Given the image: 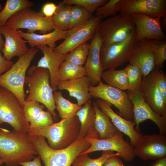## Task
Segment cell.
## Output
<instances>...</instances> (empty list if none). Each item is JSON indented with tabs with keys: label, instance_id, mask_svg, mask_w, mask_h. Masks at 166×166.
<instances>
[{
	"label": "cell",
	"instance_id": "1",
	"mask_svg": "<svg viewBox=\"0 0 166 166\" xmlns=\"http://www.w3.org/2000/svg\"><path fill=\"white\" fill-rule=\"evenodd\" d=\"M38 155L27 133L0 129V157L6 166H19Z\"/></svg>",
	"mask_w": 166,
	"mask_h": 166
},
{
	"label": "cell",
	"instance_id": "2",
	"mask_svg": "<svg viewBox=\"0 0 166 166\" xmlns=\"http://www.w3.org/2000/svg\"><path fill=\"white\" fill-rule=\"evenodd\" d=\"M28 135L45 166H71L77 157L91 146L90 143L84 137L76 139L66 148L55 150L48 144L44 137Z\"/></svg>",
	"mask_w": 166,
	"mask_h": 166
},
{
	"label": "cell",
	"instance_id": "3",
	"mask_svg": "<svg viewBox=\"0 0 166 166\" xmlns=\"http://www.w3.org/2000/svg\"><path fill=\"white\" fill-rule=\"evenodd\" d=\"M25 83L28 85L29 94L26 101H34L41 103L47 108L57 121V116L55 111L56 107L53 97V90L50 84V74L45 68L33 65L28 69Z\"/></svg>",
	"mask_w": 166,
	"mask_h": 166
},
{
	"label": "cell",
	"instance_id": "4",
	"mask_svg": "<svg viewBox=\"0 0 166 166\" xmlns=\"http://www.w3.org/2000/svg\"><path fill=\"white\" fill-rule=\"evenodd\" d=\"M80 128L79 120L75 115L72 118L62 119L59 122L42 128L29 129L27 133L46 138L51 148L59 150L69 146L76 140Z\"/></svg>",
	"mask_w": 166,
	"mask_h": 166
},
{
	"label": "cell",
	"instance_id": "5",
	"mask_svg": "<svg viewBox=\"0 0 166 166\" xmlns=\"http://www.w3.org/2000/svg\"><path fill=\"white\" fill-rule=\"evenodd\" d=\"M38 50L37 48L29 49L8 70L0 75V87L13 93L19 100L22 109L25 102L24 84L26 72Z\"/></svg>",
	"mask_w": 166,
	"mask_h": 166
},
{
	"label": "cell",
	"instance_id": "6",
	"mask_svg": "<svg viewBox=\"0 0 166 166\" xmlns=\"http://www.w3.org/2000/svg\"><path fill=\"white\" fill-rule=\"evenodd\" d=\"M4 123L10 124L13 130L24 133H27L30 126L17 97L0 87V126Z\"/></svg>",
	"mask_w": 166,
	"mask_h": 166
},
{
	"label": "cell",
	"instance_id": "7",
	"mask_svg": "<svg viewBox=\"0 0 166 166\" xmlns=\"http://www.w3.org/2000/svg\"><path fill=\"white\" fill-rule=\"evenodd\" d=\"M102 43L109 44L125 39L135 31L131 14L120 13L100 23L97 30Z\"/></svg>",
	"mask_w": 166,
	"mask_h": 166
},
{
	"label": "cell",
	"instance_id": "8",
	"mask_svg": "<svg viewBox=\"0 0 166 166\" xmlns=\"http://www.w3.org/2000/svg\"><path fill=\"white\" fill-rule=\"evenodd\" d=\"M89 90L91 97L101 99L114 105L121 117L129 121L133 118V105L126 92L105 84L101 80L96 86L90 85Z\"/></svg>",
	"mask_w": 166,
	"mask_h": 166
},
{
	"label": "cell",
	"instance_id": "9",
	"mask_svg": "<svg viewBox=\"0 0 166 166\" xmlns=\"http://www.w3.org/2000/svg\"><path fill=\"white\" fill-rule=\"evenodd\" d=\"M135 31L124 40L115 43H102L100 57L103 71L115 69L129 61L136 42Z\"/></svg>",
	"mask_w": 166,
	"mask_h": 166
},
{
	"label": "cell",
	"instance_id": "10",
	"mask_svg": "<svg viewBox=\"0 0 166 166\" xmlns=\"http://www.w3.org/2000/svg\"><path fill=\"white\" fill-rule=\"evenodd\" d=\"M6 25L17 30L27 29L28 33L39 31L42 34L50 33L56 29L52 17H45L41 11L37 12L30 7L18 12L9 19Z\"/></svg>",
	"mask_w": 166,
	"mask_h": 166
},
{
	"label": "cell",
	"instance_id": "11",
	"mask_svg": "<svg viewBox=\"0 0 166 166\" xmlns=\"http://www.w3.org/2000/svg\"><path fill=\"white\" fill-rule=\"evenodd\" d=\"M102 19L101 17L92 16L85 23L69 30V36L53 50L65 55L76 47L87 42L93 37Z\"/></svg>",
	"mask_w": 166,
	"mask_h": 166
},
{
	"label": "cell",
	"instance_id": "12",
	"mask_svg": "<svg viewBox=\"0 0 166 166\" xmlns=\"http://www.w3.org/2000/svg\"><path fill=\"white\" fill-rule=\"evenodd\" d=\"M122 132L113 137L106 139H95L85 136L89 142L90 147L81 154H88L95 151H116L118 154V157L127 162L132 161L136 156L134 152V147L130 143L125 141Z\"/></svg>",
	"mask_w": 166,
	"mask_h": 166
},
{
	"label": "cell",
	"instance_id": "13",
	"mask_svg": "<svg viewBox=\"0 0 166 166\" xmlns=\"http://www.w3.org/2000/svg\"><path fill=\"white\" fill-rule=\"evenodd\" d=\"M127 93L133 105L136 130L138 132L140 123L150 120L157 126L160 134L166 136V117L159 116L154 113L146 103L139 90H127Z\"/></svg>",
	"mask_w": 166,
	"mask_h": 166
},
{
	"label": "cell",
	"instance_id": "14",
	"mask_svg": "<svg viewBox=\"0 0 166 166\" xmlns=\"http://www.w3.org/2000/svg\"><path fill=\"white\" fill-rule=\"evenodd\" d=\"M116 9L120 13H140L161 18L166 17V0H119Z\"/></svg>",
	"mask_w": 166,
	"mask_h": 166
},
{
	"label": "cell",
	"instance_id": "15",
	"mask_svg": "<svg viewBox=\"0 0 166 166\" xmlns=\"http://www.w3.org/2000/svg\"><path fill=\"white\" fill-rule=\"evenodd\" d=\"M134 152L136 156L144 160L166 156V136L160 134L142 135L134 147Z\"/></svg>",
	"mask_w": 166,
	"mask_h": 166
},
{
	"label": "cell",
	"instance_id": "16",
	"mask_svg": "<svg viewBox=\"0 0 166 166\" xmlns=\"http://www.w3.org/2000/svg\"><path fill=\"white\" fill-rule=\"evenodd\" d=\"M135 26L136 42L144 39L166 40L160 25V17L153 18L140 13L131 14Z\"/></svg>",
	"mask_w": 166,
	"mask_h": 166
},
{
	"label": "cell",
	"instance_id": "17",
	"mask_svg": "<svg viewBox=\"0 0 166 166\" xmlns=\"http://www.w3.org/2000/svg\"><path fill=\"white\" fill-rule=\"evenodd\" d=\"M158 69L155 67L143 79L139 91L146 103L154 113L159 116L166 117V104L158 86Z\"/></svg>",
	"mask_w": 166,
	"mask_h": 166
},
{
	"label": "cell",
	"instance_id": "18",
	"mask_svg": "<svg viewBox=\"0 0 166 166\" xmlns=\"http://www.w3.org/2000/svg\"><path fill=\"white\" fill-rule=\"evenodd\" d=\"M150 40L145 39L136 42L128 61L129 64L136 65L140 69L143 79L155 67V57Z\"/></svg>",
	"mask_w": 166,
	"mask_h": 166
},
{
	"label": "cell",
	"instance_id": "19",
	"mask_svg": "<svg viewBox=\"0 0 166 166\" xmlns=\"http://www.w3.org/2000/svg\"><path fill=\"white\" fill-rule=\"evenodd\" d=\"M102 44V40L97 30L92 38L84 66L86 76L91 85L93 86L97 85L101 80V75L103 70L100 62V53Z\"/></svg>",
	"mask_w": 166,
	"mask_h": 166
},
{
	"label": "cell",
	"instance_id": "20",
	"mask_svg": "<svg viewBox=\"0 0 166 166\" xmlns=\"http://www.w3.org/2000/svg\"><path fill=\"white\" fill-rule=\"evenodd\" d=\"M96 103L100 109L109 117L115 127L128 136L130 143L135 147L142 135L134 128L136 125L134 121L126 120L117 114L109 104L101 99H97Z\"/></svg>",
	"mask_w": 166,
	"mask_h": 166
},
{
	"label": "cell",
	"instance_id": "21",
	"mask_svg": "<svg viewBox=\"0 0 166 166\" xmlns=\"http://www.w3.org/2000/svg\"><path fill=\"white\" fill-rule=\"evenodd\" d=\"M0 32L5 38L2 51L3 56L7 60H11L14 57H19L28 50L26 42L21 36L18 30L6 25L0 26Z\"/></svg>",
	"mask_w": 166,
	"mask_h": 166
},
{
	"label": "cell",
	"instance_id": "22",
	"mask_svg": "<svg viewBox=\"0 0 166 166\" xmlns=\"http://www.w3.org/2000/svg\"><path fill=\"white\" fill-rule=\"evenodd\" d=\"M36 48L43 54L38 61L37 66L47 69L50 74V84L53 90L57 89L58 82V73L59 67L65 60V56L54 51L46 45H39Z\"/></svg>",
	"mask_w": 166,
	"mask_h": 166
},
{
	"label": "cell",
	"instance_id": "23",
	"mask_svg": "<svg viewBox=\"0 0 166 166\" xmlns=\"http://www.w3.org/2000/svg\"><path fill=\"white\" fill-rule=\"evenodd\" d=\"M90 81L86 76L63 81H59L57 89L67 91L70 97L75 98L77 103L81 106L91 97L89 93Z\"/></svg>",
	"mask_w": 166,
	"mask_h": 166
},
{
	"label": "cell",
	"instance_id": "24",
	"mask_svg": "<svg viewBox=\"0 0 166 166\" xmlns=\"http://www.w3.org/2000/svg\"><path fill=\"white\" fill-rule=\"evenodd\" d=\"M84 105L75 114L80 124L79 133L76 139H81L85 136L99 139L95 126V111L91 100H88Z\"/></svg>",
	"mask_w": 166,
	"mask_h": 166
},
{
	"label": "cell",
	"instance_id": "25",
	"mask_svg": "<svg viewBox=\"0 0 166 166\" xmlns=\"http://www.w3.org/2000/svg\"><path fill=\"white\" fill-rule=\"evenodd\" d=\"M18 31L21 36L26 40L31 47L46 45L53 49L56 47L57 41L61 39H65L70 33L69 30L63 31L58 29H56L50 33L42 34L34 33H26L18 30Z\"/></svg>",
	"mask_w": 166,
	"mask_h": 166
},
{
	"label": "cell",
	"instance_id": "26",
	"mask_svg": "<svg viewBox=\"0 0 166 166\" xmlns=\"http://www.w3.org/2000/svg\"><path fill=\"white\" fill-rule=\"evenodd\" d=\"M92 105L95 111V126L99 139L110 138L121 133L113 124L109 117L99 108L96 102H93Z\"/></svg>",
	"mask_w": 166,
	"mask_h": 166
},
{
	"label": "cell",
	"instance_id": "27",
	"mask_svg": "<svg viewBox=\"0 0 166 166\" xmlns=\"http://www.w3.org/2000/svg\"><path fill=\"white\" fill-rule=\"evenodd\" d=\"M53 97L56 109L62 119L73 118L82 107L65 98L60 91H54Z\"/></svg>",
	"mask_w": 166,
	"mask_h": 166
},
{
	"label": "cell",
	"instance_id": "28",
	"mask_svg": "<svg viewBox=\"0 0 166 166\" xmlns=\"http://www.w3.org/2000/svg\"><path fill=\"white\" fill-rule=\"evenodd\" d=\"M101 78L108 85L122 90L128 89V78L124 69L119 70L108 69L103 72Z\"/></svg>",
	"mask_w": 166,
	"mask_h": 166
},
{
	"label": "cell",
	"instance_id": "29",
	"mask_svg": "<svg viewBox=\"0 0 166 166\" xmlns=\"http://www.w3.org/2000/svg\"><path fill=\"white\" fill-rule=\"evenodd\" d=\"M34 6L33 2L28 0H7L0 11V26L6 25L9 19L18 11Z\"/></svg>",
	"mask_w": 166,
	"mask_h": 166
},
{
	"label": "cell",
	"instance_id": "30",
	"mask_svg": "<svg viewBox=\"0 0 166 166\" xmlns=\"http://www.w3.org/2000/svg\"><path fill=\"white\" fill-rule=\"evenodd\" d=\"M85 76L86 73L84 66L65 61L59 67L58 79L59 81H66Z\"/></svg>",
	"mask_w": 166,
	"mask_h": 166
},
{
	"label": "cell",
	"instance_id": "31",
	"mask_svg": "<svg viewBox=\"0 0 166 166\" xmlns=\"http://www.w3.org/2000/svg\"><path fill=\"white\" fill-rule=\"evenodd\" d=\"M58 6L55 14L52 17L53 22L56 29L67 31L70 22L72 5L60 3Z\"/></svg>",
	"mask_w": 166,
	"mask_h": 166
},
{
	"label": "cell",
	"instance_id": "32",
	"mask_svg": "<svg viewBox=\"0 0 166 166\" xmlns=\"http://www.w3.org/2000/svg\"><path fill=\"white\" fill-rule=\"evenodd\" d=\"M117 153L113 151H103L101 155L96 159L90 158L88 154H80L73 161L72 166H101L105 161L109 158L116 156L118 157Z\"/></svg>",
	"mask_w": 166,
	"mask_h": 166
},
{
	"label": "cell",
	"instance_id": "33",
	"mask_svg": "<svg viewBox=\"0 0 166 166\" xmlns=\"http://www.w3.org/2000/svg\"><path fill=\"white\" fill-rule=\"evenodd\" d=\"M90 44L85 42L72 50L65 56V61L83 66L88 55Z\"/></svg>",
	"mask_w": 166,
	"mask_h": 166
},
{
	"label": "cell",
	"instance_id": "34",
	"mask_svg": "<svg viewBox=\"0 0 166 166\" xmlns=\"http://www.w3.org/2000/svg\"><path fill=\"white\" fill-rule=\"evenodd\" d=\"M92 17V14L83 7L77 5L72 6L69 30L85 23Z\"/></svg>",
	"mask_w": 166,
	"mask_h": 166
},
{
	"label": "cell",
	"instance_id": "35",
	"mask_svg": "<svg viewBox=\"0 0 166 166\" xmlns=\"http://www.w3.org/2000/svg\"><path fill=\"white\" fill-rule=\"evenodd\" d=\"M124 69L125 70L128 81V88L130 91L140 90L143 79L142 72L136 66L130 64Z\"/></svg>",
	"mask_w": 166,
	"mask_h": 166
},
{
	"label": "cell",
	"instance_id": "36",
	"mask_svg": "<svg viewBox=\"0 0 166 166\" xmlns=\"http://www.w3.org/2000/svg\"><path fill=\"white\" fill-rule=\"evenodd\" d=\"M150 41L155 57V66L161 69L166 60V41L151 40Z\"/></svg>",
	"mask_w": 166,
	"mask_h": 166
},
{
	"label": "cell",
	"instance_id": "37",
	"mask_svg": "<svg viewBox=\"0 0 166 166\" xmlns=\"http://www.w3.org/2000/svg\"><path fill=\"white\" fill-rule=\"evenodd\" d=\"M108 1V0H63L61 3L63 4L80 6L92 14Z\"/></svg>",
	"mask_w": 166,
	"mask_h": 166
},
{
	"label": "cell",
	"instance_id": "38",
	"mask_svg": "<svg viewBox=\"0 0 166 166\" xmlns=\"http://www.w3.org/2000/svg\"><path fill=\"white\" fill-rule=\"evenodd\" d=\"M45 106L39 103L31 101L25 102L23 107L25 116L27 121L30 123L44 110Z\"/></svg>",
	"mask_w": 166,
	"mask_h": 166
},
{
	"label": "cell",
	"instance_id": "39",
	"mask_svg": "<svg viewBox=\"0 0 166 166\" xmlns=\"http://www.w3.org/2000/svg\"><path fill=\"white\" fill-rule=\"evenodd\" d=\"M53 121L51 114L48 111L43 110L30 123L29 129H36L46 127L53 123Z\"/></svg>",
	"mask_w": 166,
	"mask_h": 166
},
{
	"label": "cell",
	"instance_id": "40",
	"mask_svg": "<svg viewBox=\"0 0 166 166\" xmlns=\"http://www.w3.org/2000/svg\"><path fill=\"white\" fill-rule=\"evenodd\" d=\"M119 0H110L102 6L98 8L95 12L97 16L102 17V19L110 16L117 14V11L116 5Z\"/></svg>",
	"mask_w": 166,
	"mask_h": 166
},
{
	"label": "cell",
	"instance_id": "41",
	"mask_svg": "<svg viewBox=\"0 0 166 166\" xmlns=\"http://www.w3.org/2000/svg\"><path fill=\"white\" fill-rule=\"evenodd\" d=\"M158 86L164 101L166 104V75L159 68L157 74Z\"/></svg>",
	"mask_w": 166,
	"mask_h": 166
},
{
	"label": "cell",
	"instance_id": "42",
	"mask_svg": "<svg viewBox=\"0 0 166 166\" xmlns=\"http://www.w3.org/2000/svg\"><path fill=\"white\" fill-rule=\"evenodd\" d=\"M58 7L53 3H46L43 6L41 11L44 16L51 18L55 14Z\"/></svg>",
	"mask_w": 166,
	"mask_h": 166
},
{
	"label": "cell",
	"instance_id": "43",
	"mask_svg": "<svg viewBox=\"0 0 166 166\" xmlns=\"http://www.w3.org/2000/svg\"><path fill=\"white\" fill-rule=\"evenodd\" d=\"M1 52L0 51V75L8 70L14 63L11 60L5 58Z\"/></svg>",
	"mask_w": 166,
	"mask_h": 166
},
{
	"label": "cell",
	"instance_id": "44",
	"mask_svg": "<svg viewBox=\"0 0 166 166\" xmlns=\"http://www.w3.org/2000/svg\"><path fill=\"white\" fill-rule=\"evenodd\" d=\"M101 166H124L122 160L117 156H113L107 160Z\"/></svg>",
	"mask_w": 166,
	"mask_h": 166
},
{
	"label": "cell",
	"instance_id": "45",
	"mask_svg": "<svg viewBox=\"0 0 166 166\" xmlns=\"http://www.w3.org/2000/svg\"><path fill=\"white\" fill-rule=\"evenodd\" d=\"M41 158L39 156L34 157L32 161L22 162L19 164V165L22 166H42Z\"/></svg>",
	"mask_w": 166,
	"mask_h": 166
},
{
	"label": "cell",
	"instance_id": "46",
	"mask_svg": "<svg viewBox=\"0 0 166 166\" xmlns=\"http://www.w3.org/2000/svg\"><path fill=\"white\" fill-rule=\"evenodd\" d=\"M151 166H166V156L157 160Z\"/></svg>",
	"mask_w": 166,
	"mask_h": 166
},
{
	"label": "cell",
	"instance_id": "47",
	"mask_svg": "<svg viewBox=\"0 0 166 166\" xmlns=\"http://www.w3.org/2000/svg\"><path fill=\"white\" fill-rule=\"evenodd\" d=\"M162 19H161L160 20V25L162 29H166V17L162 18Z\"/></svg>",
	"mask_w": 166,
	"mask_h": 166
},
{
	"label": "cell",
	"instance_id": "48",
	"mask_svg": "<svg viewBox=\"0 0 166 166\" xmlns=\"http://www.w3.org/2000/svg\"><path fill=\"white\" fill-rule=\"evenodd\" d=\"M5 42L1 35V34L0 32V51L2 52V49L3 48Z\"/></svg>",
	"mask_w": 166,
	"mask_h": 166
},
{
	"label": "cell",
	"instance_id": "49",
	"mask_svg": "<svg viewBox=\"0 0 166 166\" xmlns=\"http://www.w3.org/2000/svg\"><path fill=\"white\" fill-rule=\"evenodd\" d=\"M0 129L1 130H3L5 131H6V132H9L10 131L6 129V128H1L0 127Z\"/></svg>",
	"mask_w": 166,
	"mask_h": 166
},
{
	"label": "cell",
	"instance_id": "50",
	"mask_svg": "<svg viewBox=\"0 0 166 166\" xmlns=\"http://www.w3.org/2000/svg\"><path fill=\"white\" fill-rule=\"evenodd\" d=\"M3 163V162L2 159L0 157V166H1L2 164Z\"/></svg>",
	"mask_w": 166,
	"mask_h": 166
},
{
	"label": "cell",
	"instance_id": "51",
	"mask_svg": "<svg viewBox=\"0 0 166 166\" xmlns=\"http://www.w3.org/2000/svg\"><path fill=\"white\" fill-rule=\"evenodd\" d=\"M2 4L0 3V11L2 9Z\"/></svg>",
	"mask_w": 166,
	"mask_h": 166
},
{
	"label": "cell",
	"instance_id": "52",
	"mask_svg": "<svg viewBox=\"0 0 166 166\" xmlns=\"http://www.w3.org/2000/svg\"></svg>",
	"mask_w": 166,
	"mask_h": 166
}]
</instances>
